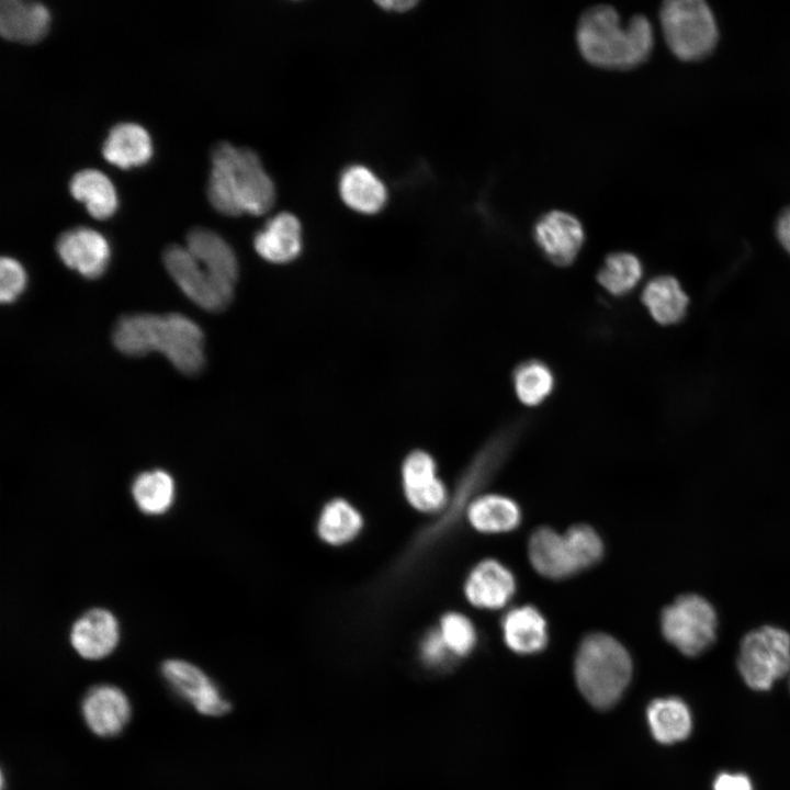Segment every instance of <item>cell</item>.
<instances>
[{
	"label": "cell",
	"instance_id": "obj_1",
	"mask_svg": "<svg viewBox=\"0 0 790 790\" xmlns=\"http://www.w3.org/2000/svg\"><path fill=\"white\" fill-rule=\"evenodd\" d=\"M207 196L222 214L262 215L274 204L275 188L258 155L221 142L212 150Z\"/></svg>",
	"mask_w": 790,
	"mask_h": 790
},
{
	"label": "cell",
	"instance_id": "obj_2",
	"mask_svg": "<svg viewBox=\"0 0 790 790\" xmlns=\"http://www.w3.org/2000/svg\"><path fill=\"white\" fill-rule=\"evenodd\" d=\"M113 342L128 356L159 351L185 374L200 371L204 363L203 332L193 320L180 314L123 316L114 328Z\"/></svg>",
	"mask_w": 790,
	"mask_h": 790
},
{
	"label": "cell",
	"instance_id": "obj_3",
	"mask_svg": "<svg viewBox=\"0 0 790 790\" xmlns=\"http://www.w3.org/2000/svg\"><path fill=\"white\" fill-rule=\"evenodd\" d=\"M576 40L588 63L601 68L627 70L648 58L654 33L646 16L634 15L622 25L614 8L600 4L582 14Z\"/></svg>",
	"mask_w": 790,
	"mask_h": 790
},
{
	"label": "cell",
	"instance_id": "obj_4",
	"mask_svg": "<svg viewBox=\"0 0 790 790\" xmlns=\"http://www.w3.org/2000/svg\"><path fill=\"white\" fill-rule=\"evenodd\" d=\"M575 679L586 700L598 709L612 707L632 676V661L625 647L605 633H591L580 643L575 657Z\"/></svg>",
	"mask_w": 790,
	"mask_h": 790
},
{
	"label": "cell",
	"instance_id": "obj_5",
	"mask_svg": "<svg viewBox=\"0 0 790 790\" xmlns=\"http://www.w3.org/2000/svg\"><path fill=\"white\" fill-rule=\"evenodd\" d=\"M659 20L667 46L681 60L702 59L718 43L715 18L703 1H665L659 10Z\"/></svg>",
	"mask_w": 790,
	"mask_h": 790
},
{
	"label": "cell",
	"instance_id": "obj_6",
	"mask_svg": "<svg viewBox=\"0 0 790 790\" xmlns=\"http://www.w3.org/2000/svg\"><path fill=\"white\" fill-rule=\"evenodd\" d=\"M737 668L749 688L769 690L790 673V634L771 625L748 632L740 644Z\"/></svg>",
	"mask_w": 790,
	"mask_h": 790
},
{
	"label": "cell",
	"instance_id": "obj_7",
	"mask_svg": "<svg viewBox=\"0 0 790 790\" xmlns=\"http://www.w3.org/2000/svg\"><path fill=\"white\" fill-rule=\"evenodd\" d=\"M661 629L681 654L695 657L715 641L718 618L712 605L695 594L682 595L664 608Z\"/></svg>",
	"mask_w": 790,
	"mask_h": 790
},
{
	"label": "cell",
	"instance_id": "obj_8",
	"mask_svg": "<svg viewBox=\"0 0 790 790\" xmlns=\"http://www.w3.org/2000/svg\"><path fill=\"white\" fill-rule=\"evenodd\" d=\"M163 263L179 287L200 307L217 312L229 304L234 286L214 276L187 247L169 246Z\"/></svg>",
	"mask_w": 790,
	"mask_h": 790
},
{
	"label": "cell",
	"instance_id": "obj_9",
	"mask_svg": "<svg viewBox=\"0 0 790 790\" xmlns=\"http://www.w3.org/2000/svg\"><path fill=\"white\" fill-rule=\"evenodd\" d=\"M161 674L170 688L196 711L208 716H219L230 710L219 688L199 667L182 659H167Z\"/></svg>",
	"mask_w": 790,
	"mask_h": 790
},
{
	"label": "cell",
	"instance_id": "obj_10",
	"mask_svg": "<svg viewBox=\"0 0 790 790\" xmlns=\"http://www.w3.org/2000/svg\"><path fill=\"white\" fill-rule=\"evenodd\" d=\"M400 475L404 496L411 508L432 514L447 505V486L437 475V464L429 453L421 450L409 453Z\"/></svg>",
	"mask_w": 790,
	"mask_h": 790
},
{
	"label": "cell",
	"instance_id": "obj_11",
	"mask_svg": "<svg viewBox=\"0 0 790 790\" xmlns=\"http://www.w3.org/2000/svg\"><path fill=\"white\" fill-rule=\"evenodd\" d=\"M81 713L87 726L95 735L113 737L128 723L132 708L123 690L114 685L100 684L84 695Z\"/></svg>",
	"mask_w": 790,
	"mask_h": 790
},
{
	"label": "cell",
	"instance_id": "obj_12",
	"mask_svg": "<svg viewBox=\"0 0 790 790\" xmlns=\"http://www.w3.org/2000/svg\"><path fill=\"white\" fill-rule=\"evenodd\" d=\"M584 238L580 222L564 211H550L534 225V239L538 246L555 264L572 263L583 246Z\"/></svg>",
	"mask_w": 790,
	"mask_h": 790
},
{
	"label": "cell",
	"instance_id": "obj_13",
	"mask_svg": "<svg viewBox=\"0 0 790 790\" xmlns=\"http://www.w3.org/2000/svg\"><path fill=\"white\" fill-rule=\"evenodd\" d=\"M56 250L63 262L88 279L100 276L110 260L106 239L89 227L64 232L57 239Z\"/></svg>",
	"mask_w": 790,
	"mask_h": 790
},
{
	"label": "cell",
	"instance_id": "obj_14",
	"mask_svg": "<svg viewBox=\"0 0 790 790\" xmlns=\"http://www.w3.org/2000/svg\"><path fill=\"white\" fill-rule=\"evenodd\" d=\"M120 640L116 618L106 609L84 612L71 627L70 643L86 659H101L111 654Z\"/></svg>",
	"mask_w": 790,
	"mask_h": 790
},
{
	"label": "cell",
	"instance_id": "obj_15",
	"mask_svg": "<svg viewBox=\"0 0 790 790\" xmlns=\"http://www.w3.org/2000/svg\"><path fill=\"white\" fill-rule=\"evenodd\" d=\"M516 590V580L503 563L496 560L479 562L467 575L464 592L475 607L499 609L508 603Z\"/></svg>",
	"mask_w": 790,
	"mask_h": 790
},
{
	"label": "cell",
	"instance_id": "obj_16",
	"mask_svg": "<svg viewBox=\"0 0 790 790\" xmlns=\"http://www.w3.org/2000/svg\"><path fill=\"white\" fill-rule=\"evenodd\" d=\"M257 253L272 263H287L302 250V227L298 218L282 212L270 218L253 240Z\"/></svg>",
	"mask_w": 790,
	"mask_h": 790
},
{
	"label": "cell",
	"instance_id": "obj_17",
	"mask_svg": "<svg viewBox=\"0 0 790 790\" xmlns=\"http://www.w3.org/2000/svg\"><path fill=\"white\" fill-rule=\"evenodd\" d=\"M528 554L534 569L544 577L562 579L579 572L564 534L549 527L531 534Z\"/></svg>",
	"mask_w": 790,
	"mask_h": 790
},
{
	"label": "cell",
	"instance_id": "obj_18",
	"mask_svg": "<svg viewBox=\"0 0 790 790\" xmlns=\"http://www.w3.org/2000/svg\"><path fill=\"white\" fill-rule=\"evenodd\" d=\"M50 14L34 1L2 0L0 2V33L10 41L34 43L47 32Z\"/></svg>",
	"mask_w": 790,
	"mask_h": 790
},
{
	"label": "cell",
	"instance_id": "obj_19",
	"mask_svg": "<svg viewBox=\"0 0 790 790\" xmlns=\"http://www.w3.org/2000/svg\"><path fill=\"white\" fill-rule=\"evenodd\" d=\"M339 194L343 203L361 214H375L386 204L387 190L383 181L368 167L352 165L339 178Z\"/></svg>",
	"mask_w": 790,
	"mask_h": 790
},
{
	"label": "cell",
	"instance_id": "obj_20",
	"mask_svg": "<svg viewBox=\"0 0 790 790\" xmlns=\"http://www.w3.org/2000/svg\"><path fill=\"white\" fill-rule=\"evenodd\" d=\"M187 249L208 271L223 282L235 286L238 263L232 247L215 232L193 228L187 235Z\"/></svg>",
	"mask_w": 790,
	"mask_h": 790
},
{
	"label": "cell",
	"instance_id": "obj_21",
	"mask_svg": "<svg viewBox=\"0 0 790 790\" xmlns=\"http://www.w3.org/2000/svg\"><path fill=\"white\" fill-rule=\"evenodd\" d=\"M501 629L506 644L518 654L539 652L548 642L546 621L532 606L509 610L503 618Z\"/></svg>",
	"mask_w": 790,
	"mask_h": 790
},
{
	"label": "cell",
	"instance_id": "obj_22",
	"mask_svg": "<svg viewBox=\"0 0 790 790\" xmlns=\"http://www.w3.org/2000/svg\"><path fill=\"white\" fill-rule=\"evenodd\" d=\"M151 151V140L147 131L129 122L114 125L102 147L104 158L120 168L146 163L150 159Z\"/></svg>",
	"mask_w": 790,
	"mask_h": 790
},
{
	"label": "cell",
	"instance_id": "obj_23",
	"mask_svg": "<svg viewBox=\"0 0 790 790\" xmlns=\"http://www.w3.org/2000/svg\"><path fill=\"white\" fill-rule=\"evenodd\" d=\"M653 737L662 744L686 740L692 731V714L688 704L677 697L657 698L646 710Z\"/></svg>",
	"mask_w": 790,
	"mask_h": 790
},
{
	"label": "cell",
	"instance_id": "obj_24",
	"mask_svg": "<svg viewBox=\"0 0 790 790\" xmlns=\"http://www.w3.org/2000/svg\"><path fill=\"white\" fill-rule=\"evenodd\" d=\"M363 524V517L356 506L345 498H334L321 508L316 531L324 543L341 546L352 542Z\"/></svg>",
	"mask_w": 790,
	"mask_h": 790
},
{
	"label": "cell",
	"instance_id": "obj_25",
	"mask_svg": "<svg viewBox=\"0 0 790 790\" xmlns=\"http://www.w3.org/2000/svg\"><path fill=\"white\" fill-rule=\"evenodd\" d=\"M642 302L661 325H674L686 316L689 297L677 279L659 275L644 286Z\"/></svg>",
	"mask_w": 790,
	"mask_h": 790
},
{
	"label": "cell",
	"instance_id": "obj_26",
	"mask_svg": "<svg viewBox=\"0 0 790 790\" xmlns=\"http://www.w3.org/2000/svg\"><path fill=\"white\" fill-rule=\"evenodd\" d=\"M70 193L84 203L88 212L95 218L112 216L117 206L113 183L99 170L83 169L74 174L69 183Z\"/></svg>",
	"mask_w": 790,
	"mask_h": 790
},
{
	"label": "cell",
	"instance_id": "obj_27",
	"mask_svg": "<svg viewBox=\"0 0 790 790\" xmlns=\"http://www.w3.org/2000/svg\"><path fill=\"white\" fill-rule=\"evenodd\" d=\"M467 519L471 526L481 532L499 533L515 529L520 522L521 512L512 499L488 494L471 503Z\"/></svg>",
	"mask_w": 790,
	"mask_h": 790
},
{
	"label": "cell",
	"instance_id": "obj_28",
	"mask_svg": "<svg viewBox=\"0 0 790 790\" xmlns=\"http://www.w3.org/2000/svg\"><path fill=\"white\" fill-rule=\"evenodd\" d=\"M176 486L172 476L162 470L140 473L132 485L137 507L147 515L166 512L174 500Z\"/></svg>",
	"mask_w": 790,
	"mask_h": 790
},
{
	"label": "cell",
	"instance_id": "obj_29",
	"mask_svg": "<svg viewBox=\"0 0 790 790\" xmlns=\"http://www.w3.org/2000/svg\"><path fill=\"white\" fill-rule=\"evenodd\" d=\"M642 273V264L634 255L616 252L607 257L598 281L609 293L623 295L636 286Z\"/></svg>",
	"mask_w": 790,
	"mask_h": 790
},
{
	"label": "cell",
	"instance_id": "obj_30",
	"mask_svg": "<svg viewBox=\"0 0 790 790\" xmlns=\"http://www.w3.org/2000/svg\"><path fill=\"white\" fill-rule=\"evenodd\" d=\"M519 399L526 405L540 404L553 388V375L542 362L532 360L520 364L514 375Z\"/></svg>",
	"mask_w": 790,
	"mask_h": 790
},
{
	"label": "cell",
	"instance_id": "obj_31",
	"mask_svg": "<svg viewBox=\"0 0 790 790\" xmlns=\"http://www.w3.org/2000/svg\"><path fill=\"white\" fill-rule=\"evenodd\" d=\"M438 631L451 654L464 656L476 643V631L472 621L464 614L451 611L440 619Z\"/></svg>",
	"mask_w": 790,
	"mask_h": 790
},
{
	"label": "cell",
	"instance_id": "obj_32",
	"mask_svg": "<svg viewBox=\"0 0 790 790\" xmlns=\"http://www.w3.org/2000/svg\"><path fill=\"white\" fill-rule=\"evenodd\" d=\"M564 537L578 571L596 564L603 554V544L599 534L589 526L571 527Z\"/></svg>",
	"mask_w": 790,
	"mask_h": 790
},
{
	"label": "cell",
	"instance_id": "obj_33",
	"mask_svg": "<svg viewBox=\"0 0 790 790\" xmlns=\"http://www.w3.org/2000/svg\"><path fill=\"white\" fill-rule=\"evenodd\" d=\"M0 300L2 303L13 302L24 290L26 273L20 262L3 257L0 262Z\"/></svg>",
	"mask_w": 790,
	"mask_h": 790
},
{
	"label": "cell",
	"instance_id": "obj_34",
	"mask_svg": "<svg viewBox=\"0 0 790 790\" xmlns=\"http://www.w3.org/2000/svg\"><path fill=\"white\" fill-rule=\"evenodd\" d=\"M451 654L444 644L438 629L429 631L420 643L422 661L430 666L441 665Z\"/></svg>",
	"mask_w": 790,
	"mask_h": 790
},
{
	"label": "cell",
	"instance_id": "obj_35",
	"mask_svg": "<svg viewBox=\"0 0 790 790\" xmlns=\"http://www.w3.org/2000/svg\"><path fill=\"white\" fill-rule=\"evenodd\" d=\"M712 790H754V787L747 775L723 771L714 778Z\"/></svg>",
	"mask_w": 790,
	"mask_h": 790
},
{
	"label": "cell",
	"instance_id": "obj_36",
	"mask_svg": "<svg viewBox=\"0 0 790 790\" xmlns=\"http://www.w3.org/2000/svg\"><path fill=\"white\" fill-rule=\"evenodd\" d=\"M776 235L781 246L790 253V207L777 219Z\"/></svg>",
	"mask_w": 790,
	"mask_h": 790
},
{
	"label": "cell",
	"instance_id": "obj_37",
	"mask_svg": "<svg viewBox=\"0 0 790 790\" xmlns=\"http://www.w3.org/2000/svg\"><path fill=\"white\" fill-rule=\"evenodd\" d=\"M382 9L394 12H405L417 4L415 0H383L376 2Z\"/></svg>",
	"mask_w": 790,
	"mask_h": 790
}]
</instances>
